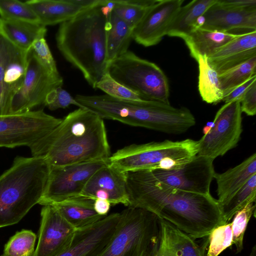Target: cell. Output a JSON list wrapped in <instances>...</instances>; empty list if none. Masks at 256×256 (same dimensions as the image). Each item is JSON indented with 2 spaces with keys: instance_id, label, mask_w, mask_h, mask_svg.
I'll list each match as a JSON object with an SVG mask.
<instances>
[{
  "instance_id": "6da1fadb",
  "label": "cell",
  "mask_w": 256,
  "mask_h": 256,
  "mask_svg": "<svg viewBox=\"0 0 256 256\" xmlns=\"http://www.w3.org/2000/svg\"><path fill=\"white\" fill-rule=\"evenodd\" d=\"M128 206L141 208L172 224L194 239L208 237L226 224L210 194L182 190L157 179L150 170L126 172Z\"/></svg>"
},
{
  "instance_id": "7a4b0ae2",
  "label": "cell",
  "mask_w": 256,
  "mask_h": 256,
  "mask_svg": "<svg viewBox=\"0 0 256 256\" xmlns=\"http://www.w3.org/2000/svg\"><path fill=\"white\" fill-rule=\"evenodd\" d=\"M29 148L32 156H44L52 167L108 161L111 155L103 119L80 108Z\"/></svg>"
},
{
  "instance_id": "3957f363",
  "label": "cell",
  "mask_w": 256,
  "mask_h": 256,
  "mask_svg": "<svg viewBox=\"0 0 256 256\" xmlns=\"http://www.w3.org/2000/svg\"><path fill=\"white\" fill-rule=\"evenodd\" d=\"M106 0L82 11L60 24L56 34L58 48L79 70L94 88L106 72L108 18L112 8Z\"/></svg>"
},
{
  "instance_id": "277c9868",
  "label": "cell",
  "mask_w": 256,
  "mask_h": 256,
  "mask_svg": "<svg viewBox=\"0 0 256 256\" xmlns=\"http://www.w3.org/2000/svg\"><path fill=\"white\" fill-rule=\"evenodd\" d=\"M74 98L102 119L118 120L168 134H182L196 123L194 116L188 108H174L160 102L122 100L106 94H77Z\"/></svg>"
},
{
  "instance_id": "5b68a950",
  "label": "cell",
  "mask_w": 256,
  "mask_h": 256,
  "mask_svg": "<svg viewBox=\"0 0 256 256\" xmlns=\"http://www.w3.org/2000/svg\"><path fill=\"white\" fill-rule=\"evenodd\" d=\"M50 168L44 156H17L0 176V228L18 223L38 204Z\"/></svg>"
},
{
  "instance_id": "8992f818",
  "label": "cell",
  "mask_w": 256,
  "mask_h": 256,
  "mask_svg": "<svg viewBox=\"0 0 256 256\" xmlns=\"http://www.w3.org/2000/svg\"><path fill=\"white\" fill-rule=\"evenodd\" d=\"M198 141L165 140L132 144L110 155L109 164L122 172L144 170H172L192 160L198 153Z\"/></svg>"
},
{
  "instance_id": "52a82bcc",
  "label": "cell",
  "mask_w": 256,
  "mask_h": 256,
  "mask_svg": "<svg viewBox=\"0 0 256 256\" xmlns=\"http://www.w3.org/2000/svg\"><path fill=\"white\" fill-rule=\"evenodd\" d=\"M106 72L115 80L147 100L169 102L168 78L156 64L127 50L110 62Z\"/></svg>"
},
{
  "instance_id": "ba28073f",
  "label": "cell",
  "mask_w": 256,
  "mask_h": 256,
  "mask_svg": "<svg viewBox=\"0 0 256 256\" xmlns=\"http://www.w3.org/2000/svg\"><path fill=\"white\" fill-rule=\"evenodd\" d=\"M120 214L116 232L100 256H146L157 235L159 217L130 206Z\"/></svg>"
},
{
  "instance_id": "9c48e42d",
  "label": "cell",
  "mask_w": 256,
  "mask_h": 256,
  "mask_svg": "<svg viewBox=\"0 0 256 256\" xmlns=\"http://www.w3.org/2000/svg\"><path fill=\"white\" fill-rule=\"evenodd\" d=\"M43 110L0 115V147H30L62 122Z\"/></svg>"
},
{
  "instance_id": "30bf717a",
  "label": "cell",
  "mask_w": 256,
  "mask_h": 256,
  "mask_svg": "<svg viewBox=\"0 0 256 256\" xmlns=\"http://www.w3.org/2000/svg\"><path fill=\"white\" fill-rule=\"evenodd\" d=\"M242 114L240 100L225 103L210 130L198 140L197 154L214 160L236 147L242 132Z\"/></svg>"
},
{
  "instance_id": "8fae6325",
  "label": "cell",
  "mask_w": 256,
  "mask_h": 256,
  "mask_svg": "<svg viewBox=\"0 0 256 256\" xmlns=\"http://www.w3.org/2000/svg\"><path fill=\"white\" fill-rule=\"evenodd\" d=\"M62 84L60 74H53L48 70L30 50L25 77L12 99L10 114L28 112L44 104L48 94Z\"/></svg>"
},
{
  "instance_id": "7c38bea8",
  "label": "cell",
  "mask_w": 256,
  "mask_h": 256,
  "mask_svg": "<svg viewBox=\"0 0 256 256\" xmlns=\"http://www.w3.org/2000/svg\"><path fill=\"white\" fill-rule=\"evenodd\" d=\"M108 161L50 168L45 188L38 204H52L70 198L79 196L86 184Z\"/></svg>"
},
{
  "instance_id": "4fadbf2b",
  "label": "cell",
  "mask_w": 256,
  "mask_h": 256,
  "mask_svg": "<svg viewBox=\"0 0 256 256\" xmlns=\"http://www.w3.org/2000/svg\"><path fill=\"white\" fill-rule=\"evenodd\" d=\"M214 160L196 154L181 167L172 170H151L155 177L177 189L200 194H210L215 174Z\"/></svg>"
},
{
  "instance_id": "5bb4252c",
  "label": "cell",
  "mask_w": 256,
  "mask_h": 256,
  "mask_svg": "<svg viewBox=\"0 0 256 256\" xmlns=\"http://www.w3.org/2000/svg\"><path fill=\"white\" fill-rule=\"evenodd\" d=\"M28 52L0 35V115L10 114L12 99L25 77Z\"/></svg>"
},
{
  "instance_id": "9a60e30c",
  "label": "cell",
  "mask_w": 256,
  "mask_h": 256,
  "mask_svg": "<svg viewBox=\"0 0 256 256\" xmlns=\"http://www.w3.org/2000/svg\"><path fill=\"white\" fill-rule=\"evenodd\" d=\"M40 217L38 242L32 256H56L70 246L76 229L52 204L43 206Z\"/></svg>"
},
{
  "instance_id": "2e32d148",
  "label": "cell",
  "mask_w": 256,
  "mask_h": 256,
  "mask_svg": "<svg viewBox=\"0 0 256 256\" xmlns=\"http://www.w3.org/2000/svg\"><path fill=\"white\" fill-rule=\"evenodd\" d=\"M121 217L112 213L93 224L77 229L70 246L56 256H100L114 235Z\"/></svg>"
},
{
  "instance_id": "e0dca14e",
  "label": "cell",
  "mask_w": 256,
  "mask_h": 256,
  "mask_svg": "<svg viewBox=\"0 0 256 256\" xmlns=\"http://www.w3.org/2000/svg\"><path fill=\"white\" fill-rule=\"evenodd\" d=\"M184 0H156L134 28L132 39L144 46L159 43L167 35L170 26Z\"/></svg>"
},
{
  "instance_id": "ac0fdd59",
  "label": "cell",
  "mask_w": 256,
  "mask_h": 256,
  "mask_svg": "<svg viewBox=\"0 0 256 256\" xmlns=\"http://www.w3.org/2000/svg\"><path fill=\"white\" fill-rule=\"evenodd\" d=\"M208 236L201 244L159 218L158 230L146 256H206Z\"/></svg>"
},
{
  "instance_id": "d6986e66",
  "label": "cell",
  "mask_w": 256,
  "mask_h": 256,
  "mask_svg": "<svg viewBox=\"0 0 256 256\" xmlns=\"http://www.w3.org/2000/svg\"><path fill=\"white\" fill-rule=\"evenodd\" d=\"M94 200H108L111 205H130L126 188V172H122L109 164L102 168L91 177L79 195Z\"/></svg>"
},
{
  "instance_id": "ffe728a7",
  "label": "cell",
  "mask_w": 256,
  "mask_h": 256,
  "mask_svg": "<svg viewBox=\"0 0 256 256\" xmlns=\"http://www.w3.org/2000/svg\"><path fill=\"white\" fill-rule=\"evenodd\" d=\"M200 28L227 32L236 29L256 30V8L236 9L222 6L216 2L204 13Z\"/></svg>"
},
{
  "instance_id": "44dd1931",
  "label": "cell",
  "mask_w": 256,
  "mask_h": 256,
  "mask_svg": "<svg viewBox=\"0 0 256 256\" xmlns=\"http://www.w3.org/2000/svg\"><path fill=\"white\" fill-rule=\"evenodd\" d=\"M256 56V30L239 35L208 58L209 64L218 74Z\"/></svg>"
},
{
  "instance_id": "7402d4cb",
  "label": "cell",
  "mask_w": 256,
  "mask_h": 256,
  "mask_svg": "<svg viewBox=\"0 0 256 256\" xmlns=\"http://www.w3.org/2000/svg\"><path fill=\"white\" fill-rule=\"evenodd\" d=\"M45 27L60 24L96 5L98 0H30L26 2Z\"/></svg>"
},
{
  "instance_id": "603a6c76",
  "label": "cell",
  "mask_w": 256,
  "mask_h": 256,
  "mask_svg": "<svg viewBox=\"0 0 256 256\" xmlns=\"http://www.w3.org/2000/svg\"><path fill=\"white\" fill-rule=\"evenodd\" d=\"M256 174V154L240 164L222 174H214L217 184V200L220 204L232 196L254 174Z\"/></svg>"
},
{
  "instance_id": "cb8c5ba5",
  "label": "cell",
  "mask_w": 256,
  "mask_h": 256,
  "mask_svg": "<svg viewBox=\"0 0 256 256\" xmlns=\"http://www.w3.org/2000/svg\"><path fill=\"white\" fill-rule=\"evenodd\" d=\"M94 203V200L78 196L52 205L77 230L91 226L106 216L95 212Z\"/></svg>"
},
{
  "instance_id": "d4e9b609",
  "label": "cell",
  "mask_w": 256,
  "mask_h": 256,
  "mask_svg": "<svg viewBox=\"0 0 256 256\" xmlns=\"http://www.w3.org/2000/svg\"><path fill=\"white\" fill-rule=\"evenodd\" d=\"M46 31L40 24L0 18V35L24 51H29L34 40L45 36Z\"/></svg>"
},
{
  "instance_id": "484cf974",
  "label": "cell",
  "mask_w": 256,
  "mask_h": 256,
  "mask_svg": "<svg viewBox=\"0 0 256 256\" xmlns=\"http://www.w3.org/2000/svg\"><path fill=\"white\" fill-rule=\"evenodd\" d=\"M216 0H194L182 6L174 16L167 35L184 39L200 26V20Z\"/></svg>"
},
{
  "instance_id": "4316f807",
  "label": "cell",
  "mask_w": 256,
  "mask_h": 256,
  "mask_svg": "<svg viewBox=\"0 0 256 256\" xmlns=\"http://www.w3.org/2000/svg\"><path fill=\"white\" fill-rule=\"evenodd\" d=\"M239 34L210 30L198 28L184 39L190 54L196 61L199 56L207 58Z\"/></svg>"
},
{
  "instance_id": "83f0119b",
  "label": "cell",
  "mask_w": 256,
  "mask_h": 256,
  "mask_svg": "<svg viewBox=\"0 0 256 256\" xmlns=\"http://www.w3.org/2000/svg\"><path fill=\"white\" fill-rule=\"evenodd\" d=\"M133 30L112 10L108 18L106 62H110L128 50Z\"/></svg>"
},
{
  "instance_id": "f1b7e54d",
  "label": "cell",
  "mask_w": 256,
  "mask_h": 256,
  "mask_svg": "<svg viewBox=\"0 0 256 256\" xmlns=\"http://www.w3.org/2000/svg\"><path fill=\"white\" fill-rule=\"evenodd\" d=\"M198 90L202 100L206 103L217 104L224 98L218 74L211 67L206 56H199Z\"/></svg>"
},
{
  "instance_id": "f546056e",
  "label": "cell",
  "mask_w": 256,
  "mask_h": 256,
  "mask_svg": "<svg viewBox=\"0 0 256 256\" xmlns=\"http://www.w3.org/2000/svg\"><path fill=\"white\" fill-rule=\"evenodd\" d=\"M256 174L252 176L232 196L219 204L224 222L228 223L240 210L250 202H256Z\"/></svg>"
},
{
  "instance_id": "4dcf8cb0",
  "label": "cell",
  "mask_w": 256,
  "mask_h": 256,
  "mask_svg": "<svg viewBox=\"0 0 256 256\" xmlns=\"http://www.w3.org/2000/svg\"><path fill=\"white\" fill-rule=\"evenodd\" d=\"M254 75H256V56L218 74L224 98L232 89Z\"/></svg>"
},
{
  "instance_id": "1f68e13d",
  "label": "cell",
  "mask_w": 256,
  "mask_h": 256,
  "mask_svg": "<svg viewBox=\"0 0 256 256\" xmlns=\"http://www.w3.org/2000/svg\"><path fill=\"white\" fill-rule=\"evenodd\" d=\"M156 0H117L113 10L134 30Z\"/></svg>"
},
{
  "instance_id": "d6a6232c",
  "label": "cell",
  "mask_w": 256,
  "mask_h": 256,
  "mask_svg": "<svg viewBox=\"0 0 256 256\" xmlns=\"http://www.w3.org/2000/svg\"><path fill=\"white\" fill-rule=\"evenodd\" d=\"M36 239V234L30 230L18 232L5 244L1 256H32Z\"/></svg>"
},
{
  "instance_id": "836d02e7",
  "label": "cell",
  "mask_w": 256,
  "mask_h": 256,
  "mask_svg": "<svg viewBox=\"0 0 256 256\" xmlns=\"http://www.w3.org/2000/svg\"><path fill=\"white\" fill-rule=\"evenodd\" d=\"M0 18L39 24L38 19L25 2L18 0H0Z\"/></svg>"
},
{
  "instance_id": "e575fe53",
  "label": "cell",
  "mask_w": 256,
  "mask_h": 256,
  "mask_svg": "<svg viewBox=\"0 0 256 256\" xmlns=\"http://www.w3.org/2000/svg\"><path fill=\"white\" fill-rule=\"evenodd\" d=\"M252 216L255 218V202L248 204L233 216L234 218L232 222V244L235 245L237 253L241 252L244 248V234L248 222Z\"/></svg>"
},
{
  "instance_id": "d590c367",
  "label": "cell",
  "mask_w": 256,
  "mask_h": 256,
  "mask_svg": "<svg viewBox=\"0 0 256 256\" xmlns=\"http://www.w3.org/2000/svg\"><path fill=\"white\" fill-rule=\"evenodd\" d=\"M208 245L206 256H218L232 244V222L214 228L208 236Z\"/></svg>"
},
{
  "instance_id": "8d00e7d4",
  "label": "cell",
  "mask_w": 256,
  "mask_h": 256,
  "mask_svg": "<svg viewBox=\"0 0 256 256\" xmlns=\"http://www.w3.org/2000/svg\"><path fill=\"white\" fill-rule=\"evenodd\" d=\"M96 88L100 89L106 94L118 99L132 101L145 100L139 94L117 82L107 72L98 82Z\"/></svg>"
},
{
  "instance_id": "74e56055",
  "label": "cell",
  "mask_w": 256,
  "mask_h": 256,
  "mask_svg": "<svg viewBox=\"0 0 256 256\" xmlns=\"http://www.w3.org/2000/svg\"><path fill=\"white\" fill-rule=\"evenodd\" d=\"M44 37L45 36H42L36 39L32 44L30 50L38 60L48 70L53 74H60L56 62Z\"/></svg>"
},
{
  "instance_id": "f35d334b",
  "label": "cell",
  "mask_w": 256,
  "mask_h": 256,
  "mask_svg": "<svg viewBox=\"0 0 256 256\" xmlns=\"http://www.w3.org/2000/svg\"><path fill=\"white\" fill-rule=\"evenodd\" d=\"M44 104L50 110H54L58 108H64L72 104L80 108H86L79 104L69 92L62 86L52 90L46 96Z\"/></svg>"
},
{
  "instance_id": "ab89813d",
  "label": "cell",
  "mask_w": 256,
  "mask_h": 256,
  "mask_svg": "<svg viewBox=\"0 0 256 256\" xmlns=\"http://www.w3.org/2000/svg\"><path fill=\"white\" fill-rule=\"evenodd\" d=\"M242 112L249 116L256 114V82L246 92L240 102Z\"/></svg>"
},
{
  "instance_id": "60d3db41",
  "label": "cell",
  "mask_w": 256,
  "mask_h": 256,
  "mask_svg": "<svg viewBox=\"0 0 256 256\" xmlns=\"http://www.w3.org/2000/svg\"><path fill=\"white\" fill-rule=\"evenodd\" d=\"M254 82H256V75L252 76L228 92L224 96L222 101L224 102L225 103L233 100H240V102L244 94Z\"/></svg>"
},
{
  "instance_id": "b9f144b4",
  "label": "cell",
  "mask_w": 256,
  "mask_h": 256,
  "mask_svg": "<svg viewBox=\"0 0 256 256\" xmlns=\"http://www.w3.org/2000/svg\"><path fill=\"white\" fill-rule=\"evenodd\" d=\"M219 4L236 9L256 8V0H217Z\"/></svg>"
},
{
  "instance_id": "7bdbcfd3",
  "label": "cell",
  "mask_w": 256,
  "mask_h": 256,
  "mask_svg": "<svg viewBox=\"0 0 256 256\" xmlns=\"http://www.w3.org/2000/svg\"><path fill=\"white\" fill-rule=\"evenodd\" d=\"M110 203L107 200L96 198L94 200V208L100 216H106L110 210Z\"/></svg>"
},
{
  "instance_id": "ee69618b",
  "label": "cell",
  "mask_w": 256,
  "mask_h": 256,
  "mask_svg": "<svg viewBox=\"0 0 256 256\" xmlns=\"http://www.w3.org/2000/svg\"><path fill=\"white\" fill-rule=\"evenodd\" d=\"M250 256H256V246L252 248L251 253Z\"/></svg>"
}]
</instances>
